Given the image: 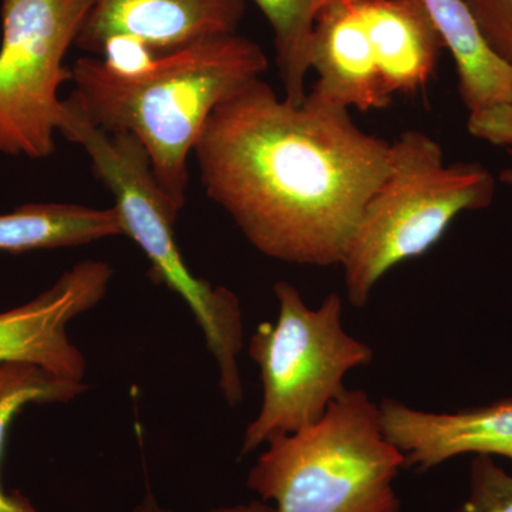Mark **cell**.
Here are the masks:
<instances>
[{
    "instance_id": "obj_1",
    "label": "cell",
    "mask_w": 512,
    "mask_h": 512,
    "mask_svg": "<svg viewBox=\"0 0 512 512\" xmlns=\"http://www.w3.org/2000/svg\"><path fill=\"white\" fill-rule=\"evenodd\" d=\"M205 194L249 244L285 264L340 265L392 143L350 111L281 99L258 79L211 114L194 148Z\"/></svg>"
},
{
    "instance_id": "obj_2",
    "label": "cell",
    "mask_w": 512,
    "mask_h": 512,
    "mask_svg": "<svg viewBox=\"0 0 512 512\" xmlns=\"http://www.w3.org/2000/svg\"><path fill=\"white\" fill-rule=\"evenodd\" d=\"M268 67L262 47L239 33L191 43L134 70L84 56L72 66L69 101L101 130L136 138L161 190L181 212L188 158L208 119Z\"/></svg>"
},
{
    "instance_id": "obj_3",
    "label": "cell",
    "mask_w": 512,
    "mask_h": 512,
    "mask_svg": "<svg viewBox=\"0 0 512 512\" xmlns=\"http://www.w3.org/2000/svg\"><path fill=\"white\" fill-rule=\"evenodd\" d=\"M59 133L83 148L94 174L113 195L124 237L146 256L158 285L177 293L190 308L218 366V386L229 407L244 400L238 357L244 349V318L237 293L192 274L175 239V210L161 190L143 146L130 134L94 126L69 100Z\"/></svg>"
},
{
    "instance_id": "obj_4",
    "label": "cell",
    "mask_w": 512,
    "mask_h": 512,
    "mask_svg": "<svg viewBox=\"0 0 512 512\" xmlns=\"http://www.w3.org/2000/svg\"><path fill=\"white\" fill-rule=\"evenodd\" d=\"M265 446L247 485L275 512L402 510L394 480L406 460L365 390H346L315 424Z\"/></svg>"
},
{
    "instance_id": "obj_5",
    "label": "cell",
    "mask_w": 512,
    "mask_h": 512,
    "mask_svg": "<svg viewBox=\"0 0 512 512\" xmlns=\"http://www.w3.org/2000/svg\"><path fill=\"white\" fill-rule=\"evenodd\" d=\"M495 181L483 165L444 163L443 148L419 130L392 143V167L367 202L340 266L346 298L365 308L394 266L429 252L464 211L493 201Z\"/></svg>"
},
{
    "instance_id": "obj_6",
    "label": "cell",
    "mask_w": 512,
    "mask_h": 512,
    "mask_svg": "<svg viewBox=\"0 0 512 512\" xmlns=\"http://www.w3.org/2000/svg\"><path fill=\"white\" fill-rule=\"evenodd\" d=\"M443 39L423 0L330 3L316 20L306 96L346 110L386 109L419 93L436 73Z\"/></svg>"
},
{
    "instance_id": "obj_7",
    "label": "cell",
    "mask_w": 512,
    "mask_h": 512,
    "mask_svg": "<svg viewBox=\"0 0 512 512\" xmlns=\"http://www.w3.org/2000/svg\"><path fill=\"white\" fill-rule=\"evenodd\" d=\"M275 322L259 323L249 342V357L259 369L262 404L248 424L241 457L272 437L312 426L346 392L348 373L369 366L375 352L343 326L342 298L329 293L318 308L303 301L288 281L274 285Z\"/></svg>"
},
{
    "instance_id": "obj_8",
    "label": "cell",
    "mask_w": 512,
    "mask_h": 512,
    "mask_svg": "<svg viewBox=\"0 0 512 512\" xmlns=\"http://www.w3.org/2000/svg\"><path fill=\"white\" fill-rule=\"evenodd\" d=\"M94 0H2L0 154L43 160L56 150L72 82L64 64Z\"/></svg>"
},
{
    "instance_id": "obj_9",
    "label": "cell",
    "mask_w": 512,
    "mask_h": 512,
    "mask_svg": "<svg viewBox=\"0 0 512 512\" xmlns=\"http://www.w3.org/2000/svg\"><path fill=\"white\" fill-rule=\"evenodd\" d=\"M113 275L107 262L86 259L36 298L0 312V363H29L83 382L86 359L67 330L77 316L103 301Z\"/></svg>"
},
{
    "instance_id": "obj_10",
    "label": "cell",
    "mask_w": 512,
    "mask_h": 512,
    "mask_svg": "<svg viewBox=\"0 0 512 512\" xmlns=\"http://www.w3.org/2000/svg\"><path fill=\"white\" fill-rule=\"evenodd\" d=\"M245 0H94L76 47L103 56L113 43H134L154 56L234 35Z\"/></svg>"
},
{
    "instance_id": "obj_11",
    "label": "cell",
    "mask_w": 512,
    "mask_h": 512,
    "mask_svg": "<svg viewBox=\"0 0 512 512\" xmlns=\"http://www.w3.org/2000/svg\"><path fill=\"white\" fill-rule=\"evenodd\" d=\"M383 429L402 451L406 468L433 470L463 454L512 461V399L454 412H427L396 399H383Z\"/></svg>"
},
{
    "instance_id": "obj_12",
    "label": "cell",
    "mask_w": 512,
    "mask_h": 512,
    "mask_svg": "<svg viewBox=\"0 0 512 512\" xmlns=\"http://www.w3.org/2000/svg\"><path fill=\"white\" fill-rule=\"evenodd\" d=\"M123 235L116 208L72 202H29L0 214V252L23 254L80 247Z\"/></svg>"
},
{
    "instance_id": "obj_13",
    "label": "cell",
    "mask_w": 512,
    "mask_h": 512,
    "mask_svg": "<svg viewBox=\"0 0 512 512\" xmlns=\"http://www.w3.org/2000/svg\"><path fill=\"white\" fill-rule=\"evenodd\" d=\"M274 36L275 62L284 99L302 104L312 72V40L322 10L336 0H252Z\"/></svg>"
},
{
    "instance_id": "obj_14",
    "label": "cell",
    "mask_w": 512,
    "mask_h": 512,
    "mask_svg": "<svg viewBox=\"0 0 512 512\" xmlns=\"http://www.w3.org/2000/svg\"><path fill=\"white\" fill-rule=\"evenodd\" d=\"M87 384L62 379L29 363H0V461L13 420L29 404L67 403ZM0 512H39L26 495L8 493L0 484Z\"/></svg>"
},
{
    "instance_id": "obj_15",
    "label": "cell",
    "mask_w": 512,
    "mask_h": 512,
    "mask_svg": "<svg viewBox=\"0 0 512 512\" xmlns=\"http://www.w3.org/2000/svg\"><path fill=\"white\" fill-rule=\"evenodd\" d=\"M453 512H512V476L493 456L476 454L470 466V493Z\"/></svg>"
},
{
    "instance_id": "obj_16",
    "label": "cell",
    "mask_w": 512,
    "mask_h": 512,
    "mask_svg": "<svg viewBox=\"0 0 512 512\" xmlns=\"http://www.w3.org/2000/svg\"><path fill=\"white\" fill-rule=\"evenodd\" d=\"M485 43L512 66V0H463Z\"/></svg>"
},
{
    "instance_id": "obj_17",
    "label": "cell",
    "mask_w": 512,
    "mask_h": 512,
    "mask_svg": "<svg viewBox=\"0 0 512 512\" xmlns=\"http://www.w3.org/2000/svg\"><path fill=\"white\" fill-rule=\"evenodd\" d=\"M133 512H173L168 508L163 507L158 503L157 498L153 493L144 495L143 500L140 501L134 508ZM208 512H275L274 505L265 503L262 500H252L249 503H241L234 505H222V507L212 508Z\"/></svg>"
},
{
    "instance_id": "obj_18",
    "label": "cell",
    "mask_w": 512,
    "mask_h": 512,
    "mask_svg": "<svg viewBox=\"0 0 512 512\" xmlns=\"http://www.w3.org/2000/svg\"><path fill=\"white\" fill-rule=\"evenodd\" d=\"M501 181L505 184L512 185V165L511 167L505 168L503 173H501Z\"/></svg>"
},
{
    "instance_id": "obj_19",
    "label": "cell",
    "mask_w": 512,
    "mask_h": 512,
    "mask_svg": "<svg viewBox=\"0 0 512 512\" xmlns=\"http://www.w3.org/2000/svg\"><path fill=\"white\" fill-rule=\"evenodd\" d=\"M342 2H360V0H342Z\"/></svg>"
}]
</instances>
